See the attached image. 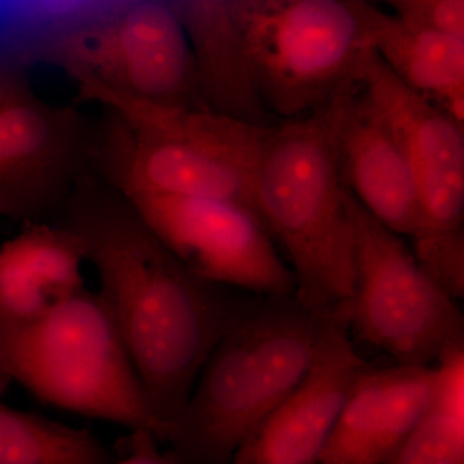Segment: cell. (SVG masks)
<instances>
[{
  "label": "cell",
  "instance_id": "cell-1",
  "mask_svg": "<svg viewBox=\"0 0 464 464\" xmlns=\"http://www.w3.org/2000/svg\"><path fill=\"white\" fill-rule=\"evenodd\" d=\"M61 216L99 275L164 441L213 348L256 295L192 274L92 168Z\"/></svg>",
  "mask_w": 464,
  "mask_h": 464
},
{
  "label": "cell",
  "instance_id": "cell-2",
  "mask_svg": "<svg viewBox=\"0 0 464 464\" xmlns=\"http://www.w3.org/2000/svg\"><path fill=\"white\" fill-rule=\"evenodd\" d=\"M344 306L315 311L295 295H253L170 423L163 441L168 463L231 464L244 440L306 375Z\"/></svg>",
  "mask_w": 464,
  "mask_h": 464
},
{
  "label": "cell",
  "instance_id": "cell-3",
  "mask_svg": "<svg viewBox=\"0 0 464 464\" xmlns=\"http://www.w3.org/2000/svg\"><path fill=\"white\" fill-rule=\"evenodd\" d=\"M75 85L82 99L105 111L92 169L115 190L232 201L258 216L256 179L270 124L149 103L88 82Z\"/></svg>",
  "mask_w": 464,
  "mask_h": 464
},
{
  "label": "cell",
  "instance_id": "cell-4",
  "mask_svg": "<svg viewBox=\"0 0 464 464\" xmlns=\"http://www.w3.org/2000/svg\"><path fill=\"white\" fill-rule=\"evenodd\" d=\"M356 84L310 114L271 125L256 179V208L292 265L295 297L315 311L344 306L355 289L338 124Z\"/></svg>",
  "mask_w": 464,
  "mask_h": 464
},
{
  "label": "cell",
  "instance_id": "cell-5",
  "mask_svg": "<svg viewBox=\"0 0 464 464\" xmlns=\"http://www.w3.org/2000/svg\"><path fill=\"white\" fill-rule=\"evenodd\" d=\"M0 368L44 404L161 441L139 374L99 292L87 288L41 319L0 333Z\"/></svg>",
  "mask_w": 464,
  "mask_h": 464
},
{
  "label": "cell",
  "instance_id": "cell-6",
  "mask_svg": "<svg viewBox=\"0 0 464 464\" xmlns=\"http://www.w3.org/2000/svg\"><path fill=\"white\" fill-rule=\"evenodd\" d=\"M265 109L288 119L315 111L359 82L369 50L347 0H227Z\"/></svg>",
  "mask_w": 464,
  "mask_h": 464
},
{
  "label": "cell",
  "instance_id": "cell-7",
  "mask_svg": "<svg viewBox=\"0 0 464 464\" xmlns=\"http://www.w3.org/2000/svg\"><path fill=\"white\" fill-rule=\"evenodd\" d=\"M347 207L355 258L350 328L399 364L432 366L464 350L457 299L430 279L402 237L374 218L348 188Z\"/></svg>",
  "mask_w": 464,
  "mask_h": 464
},
{
  "label": "cell",
  "instance_id": "cell-8",
  "mask_svg": "<svg viewBox=\"0 0 464 464\" xmlns=\"http://www.w3.org/2000/svg\"><path fill=\"white\" fill-rule=\"evenodd\" d=\"M47 63L149 103L209 108L174 0H134L57 48Z\"/></svg>",
  "mask_w": 464,
  "mask_h": 464
},
{
  "label": "cell",
  "instance_id": "cell-9",
  "mask_svg": "<svg viewBox=\"0 0 464 464\" xmlns=\"http://www.w3.org/2000/svg\"><path fill=\"white\" fill-rule=\"evenodd\" d=\"M27 67L0 56V216L32 224L63 212L92 166L96 127L43 99Z\"/></svg>",
  "mask_w": 464,
  "mask_h": 464
},
{
  "label": "cell",
  "instance_id": "cell-10",
  "mask_svg": "<svg viewBox=\"0 0 464 464\" xmlns=\"http://www.w3.org/2000/svg\"><path fill=\"white\" fill-rule=\"evenodd\" d=\"M119 192L174 257L201 279L256 295H295V275L248 208L210 198Z\"/></svg>",
  "mask_w": 464,
  "mask_h": 464
},
{
  "label": "cell",
  "instance_id": "cell-11",
  "mask_svg": "<svg viewBox=\"0 0 464 464\" xmlns=\"http://www.w3.org/2000/svg\"><path fill=\"white\" fill-rule=\"evenodd\" d=\"M359 83L389 124L413 174L420 207L414 237L463 228L464 124L402 83L371 48L362 57Z\"/></svg>",
  "mask_w": 464,
  "mask_h": 464
},
{
  "label": "cell",
  "instance_id": "cell-12",
  "mask_svg": "<svg viewBox=\"0 0 464 464\" xmlns=\"http://www.w3.org/2000/svg\"><path fill=\"white\" fill-rule=\"evenodd\" d=\"M348 331L350 304L333 317L306 375L244 440L231 464L319 462L353 384L369 368Z\"/></svg>",
  "mask_w": 464,
  "mask_h": 464
},
{
  "label": "cell",
  "instance_id": "cell-13",
  "mask_svg": "<svg viewBox=\"0 0 464 464\" xmlns=\"http://www.w3.org/2000/svg\"><path fill=\"white\" fill-rule=\"evenodd\" d=\"M436 366L366 369L357 378L320 464H389L438 389Z\"/></svg>",
  "mask_w": 464,
  "mask_h": 464
},
{
  "label": "cell",
  "instance_id": "cell-14",
  "mask_svg": "<svg viewBox=\"0 0 464 464\" xmlns=\"http://www.w3.org/2000/svg\"><path fill=\"white\" fill-rule=\"evenodd\" d=\"M342 176L355 199L400 237L420 228L413 174L389 124L360 83L348 92L338 124Z\"/></svg>",
  "mask_w": 464,
  "mask_h": 464
},
{
  "label": "cell",
  "instance_id": "cell-15",
  "mask_svg": "<svg viewBox=\"0 0 464 464\" xmlns=\"http://www.w3.org/2000/svg\"><path fill=\"white\" fill-rule=\"evenodd\" d=\"M83 246L66 226L26 224L0 246V333L41 319L85 288Z\"/></svg>",
  "mask_w": 464,
  "mask_h": 464
},
{
  "label": "cell",
  "instance_id": "cell-16",
  "mask_svg": "<svg viewBox=\"0 0 464 464\" xmlns=\"http://www.w3.org/2000/svg\"><path fill=\"white\" fill-rule=\"evenodd\" d=\"M365 44L409 88L464 124V38L414 25L372 0H347Z\"/></svg>",
  "mask_w": 464,
  "mask_h": 464
},
{
  "label": "cell",
  "instance_id": "cell-17",
  "mask_svg": "<svg viewBox=\"0 0 464 464\" xmlns=\"http://www.w3.org/2000/svg\"><path fill=\"white\" fill-rule=\"evenodd\" d=\"M174 2L190 39L207 105L239 118H259L264 106L250 79L227 0Z\"/></svg>",
  "mask_w": 464,
  "mask_h": 464
},
{
  "label": "cell",
  "instance_id": "cell-18",
  "mask_svg": "<svg viewBox=\"0 0 464 464\" xmlns=\"http://www.w3.org/2000/svg\"><path fill=\"white\" fill-rule=\"evenodd\" d=\"M134 0H0V56L47 63L69 41Z\"/></svg>",
  "mask_w": 464,
  "mask_h": 464
},
{
  "label": "cell",
  "instance_id": "cell-19",
  "mask_svg": "<svg viewBox=\"0 0 464 464\" xmlns=\"http://www.w3.org/2000/svg\"><path fill=\"white\" fill-rule=\"evenodd\" d=\"M109 449L87 429L0 401V464H110Z\"/></svg>",
  "mask_w": 464,
  "mask_h": 464
},
{
  "label": "cell",
  "instance_id": "cell-20",
  "mask_svg": "<svg viewBox=\"0 0 464 464\" xmlns=\"http://www.w3.org/2000/svg\"><path fill=\"white\" fill-rule=\"evenodd\" d=\"M435 396L389 464H464V350L438 362Z\"/></svg>",
  "mask_w": 464,
  "mask_h": 464
},
{
  "label": "cell",
  "instance_id": "cell-21",
  "mask_svg": "<svg viewBox=\"0 0 464 464\" xmlns=\"http://www.w3.org/2000/svg\"><path fill=\"white\" fill-rule=\"evenodd\" d=\"M413 255L430 279L451 298L464 293L463 228L448 232H426L411 237Z\"/></svg>",
  "mask_w": 464,
  "mask_h": 464
},
{
  "label": "cell",
  "instance_id": "cell-22",
  "mask_svg": "<svg viewBox=\"0 0 464 464\" xmlns=\"http://www.w3.org/2000/svg\"><path fill=\"white\" fill-rule=\"evenodd\" d=\"M392 9V14L414 25L429 27L464 38V0H372Z\"/></svg>",
  "mask_w": 464,
  "mask_h": 464
},
{
  "label": "cell",
  "instance_id": "cell-23",
  "mask_svg": "<svg viewBox=\"0 0 464 464\" xmlns=\"http://www.w3.org/2000/svg\"><path fill=\"white\" fill-rule=\"evenodd\" d=\"M130 453L124 459L110 464H169L164 451L158 447L159 440L149 431H132Z\"/></svg>",
  "mask_w": 464,
  "mask_h": 464
},
{
  "label": "cell",
  "instance_id": "cell-24",
  "mask_svg": "<svg viewBox=\"0 0 464 464\" xmlns=\"http://www.w3.org/2000/svg\"><path fill=\"white\" fill-rule=\"evenodd\" d=\"M9 382L11 381H9L7 375L3 372V369L0 368V396H2L3 392L7 389Z\"/></svg>",
  "mask_w": 464,
  "mask_h": 464
},
{
  "label": "cell",
  "instance_id": "cell-25",
  "mask_svg": "<svg viewBox=\"0 0 464 464\" xmlns=\"http://www.w3.org/2000/svg\"><path fill=\"white\" fill-rule=\"evenodd\" d=\"M0 217H2V216H0Z\"/></svg>",
  "mask_w": 464,
  "mask_h": 464
}]
</instances>
